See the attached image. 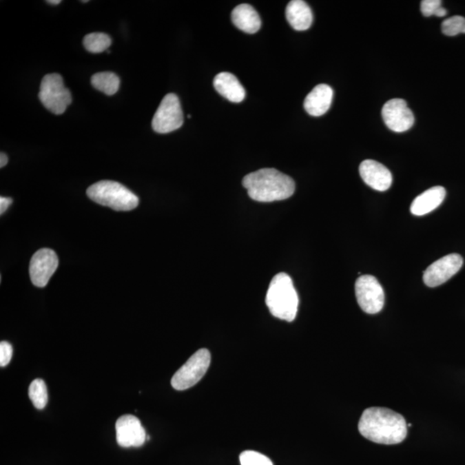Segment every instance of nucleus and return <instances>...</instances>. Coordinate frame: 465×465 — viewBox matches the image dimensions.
Returning <instances> with one entry per match:
<instances>
[{
    "instance_id": "dca6fc26",
    "label": "nucleus",
    "mask_w": 465,
    "mask_h": 465,
    "mask_svg": "<svg viewBox=\"0 0 465 465\" xmlns=\"http://www.w3.org/2000/svg\"><path fill=\"white\" fill-rule=\"evenodd\" d=\"M213 84L216 91L231 102H242L246 96V91L239 79L230 72H223L217 74Z\"/></svg>"
},
{
    "instance_id": "0eeeda50",
    "label": "nucleus",
    "mask_w": 465,
    "mask_h": 465,
    "mask_svg": "<svg viewBox=\"0 0 465 465\" xmlns=\"http://www.w3.org/2000/svg\"><path fill=\"white\" fill-rule=\"evenodd\" d=\"M184 123V114L177 95L169 93L162 99L155 112L152 127L155 132L167 134L177 130Z\"/></svg>"
},
{
    "instance_id": "423d86ee",
    "label": "nucleus",
    "mask_w": 465,
    "mask_h": 465,
    "mask_svg": "<svg viewBox=\"0 0 465 465\" xmlns=\"http://www.w3.org/2000/svg\"><path fill=\"white\" fill-rule=\"evenodd\" d=\"M211 356L207 349L196 351L187 362L176 372L171 384L176 391H185L198 384L209 367Z\"/></svg>"
},
{
    "instance_id": "b1692460",
    "label": "nucleus",
    "mask_w": 465,
    "mask_h": 465,
    "mask_svg": "<svg viewBox=\"0 0 465 465\" xmlns=\"http://www.w3.org/2000/svg\"><path fill=\"white\" fill-rule=\"evenodd\" d=\"M441 6H442V1H440V0H423L420 3V10H422L423 16H435L437 10Z\"/></svg>"
},
{
    "instance_id": "6e6552de",
    "label": "nucleus",
    "mask_w": 465,
    "mask_h": 465,
    "mask_svg": "<svg viewBox=\"0 0 465 465\" xmlns=\"http://www.w3.org/2000/svg\"><path fill=\"white\" fill-rule=\"evenodd\" d=\"M355 293L358 305L364 312L375 315L384 308V289L373 276L364 275L358 278L355 284Z\"/></svg>"
},
{
    "instance_id": "39448f33",
    "label": "nucleus",
    "mask_w": 465,
    "mask_h": 465,
    "mask_svg": "<svg viewBox=\"0 0 465 465\" xmlns=\"http://www.w3.org/2000/svg\"><path fill=\"white\" fill-rule=\"evenodd\" d=\"M38 96L45 108L54 115L63 114L72 101L70 91L65 87L63 79L58 74L44 76Z\"/></svg>"
},
{
    "instance_id": "9d476101",
    "label": "nucleus",
    "mask_w": 465,
    "mask_h": 465,
    "mask_svg": "<svg viewBox=\"0 0 465 465\" xmlns=\"http://www.w3.org/2000/svg\"><path fill=\"white\" fill-rule=\"evenodd\" d=\"M59 260L54 251L43 248L34 253L30 263L31 282L37 287L43 288L48 285L52 276L56 271Z\"/></svg>"
},
{
    "instance_id": "f3484780",
    "label": "nucleus",
    "mask_w": 465,
    "mask_h": 465,
    "mask_svg": "<svg viewBox=\"0 0 465 465\" xmlns=\"http://www.w3.org/2000/svg\"><path fill=\"white\" fill-rule=\"evenodd\" d=\"M286 19L293 29L303 31L313 23V13L308 3L302 0H292L286 7Z\"/></svg>"
},
{
    "instance_id": "4468645a",
    "label": "nucleus",
    "mask_w": 465,
    "mask_h": 465,
    "mask_svg": "<svg viewBox=\"0 0 465 465\" xmlns=\"http://www.w3.org/2000/svg\"><path fill=\"white\" fill-rule=\"evenodd\" d=\"M333 96V89L329 85L320 84L316 85L306 96L304 109L310 116H320L329 110Z\"/></svg>"
},
{
    "instance_id": "c85d7f7f",
    "label": "nucleus",
    "mask_w": 465,
    "mask_h": 465,
    "mask_svg": "<svg viewBox=\"0 0 465 465\" xmlns=\"http://www.w3.org/2000/svg\"><path fill=\"white\" fill-rule=\"evenodd\" d=\"M48 3H50V5H53V6H57L60 5L61 3V0H48V1H46Z\"/></svg>"
},
{
    "instance_id": "a211bd4d",
    "label": "nucleus",
    "mask_w": 465,
    "mask_h": 465,
    "mask_svg": "<svg viewBox=\"0 0 465 465\" xmlns=\"http://www.w3.org/2000/svg\"><path fill=\"white\" fill-rule=\"evenodd\" d=\"M232 21L238 29L248 34L256 33L261 27L260 15L253 6L247 3H242L234 9Z\"/></svg>"
},
{
    "instance_id": "f257e3e1",
    "label": "nucleus",
    "mask_w": 465,
    "mask_h": 465,
    "mask_svg": "<svg viewBox=\"0 0 465 465\" xmlns=\"http://www.w3.org/2000/svg\"><path fill=\"white\" fill-rule=\"evenodd\" d=\"M402 415L380 406L365 409L358 422V431L365 439L388 446L402 443L408 433Z\"/></svg>"
},
{
    "instance_id": "6ab92c4d",
    "label": "nucleus",
    "mask_w": 465,
    "mask_h": 465,
    "mask_svg": "<svg viewBox=\"0 0 465 465\" xmlns=\"http://www.w3.org/2000/svg\"><path fill=\"white\" fill-rule=\"evenodd\" d=\"M91 81L93 87L108 96L115 94L120 87V79L112 72H96Z\"/></svg>"
},
{
    "instance_id": "7ed1b4c3",
    "label": "nucleus",
    "mask_w": 465,
    "mask_h": 465,
    "mask_svg": "<svg viewBox=\"0 0 465 465\" xmlns=\"http://www.w3.org/2000/svg\"><path fill=\"white\" fill-rule=\"evenodd\" d=\"M265 302L272 316L292 322L298 313L299 298L289 275L281 272L275 276L269 285Z\"/></svg>"
},
{
    "instance_id": "9b49d317",
    "label": "nucleus",
    "mask_w": 465,
    "mask_h": 465,
    "mask_svg": "<svg viewBox=\"0 0 465 465\" xmlns=\"http://www.w3.org/2000/svg\"><path fill=\"white\" fill-rule=\"evenodd\" d=\"M382 116L386 126L396 133H402L411 129L415 123L412 110L405 100L394 99L385 103L382 110Z\"/></svg>"
},
{
    "instance_id": "ddd939ff",
    "label": "nucleus",
    "mask_w": 465,
    "mask_h": 465,
    "mask_svg": "<svg viewBox=\"0 0 465 465\" xmlns=\"http://www.w3.org/2000/svg\"><path fill=\"white\" fill-rule=\"evenodd\" d=\"M360 174L365 184L378 192L387 191L392 185L391 171L378 161L366 160L360 165Z\"/></svg>"
},
{
    "instance_id": "2eb2a0df",
    "label": "nucleus",
    "mask_w": 465,
    "mask_h": 465,
    "mask_svg": "<svg viewBox=\"0 0 465 465\" xmlns=\"http://www.w3.org/2000/svg\"><path fill=\"white\" fill-rule=\"evenodd\" d=\"M446 196V189L442 186H434L413 200L410 211L417 216L426 215L437 209L443 203Z\"/></svg>"
},
{
    "instance_id": "20e7f679",
    "label": "nucleus",
    "mask_w": 465,
    "mask_h": 465,
    "mask_svg": "<svg viewBox=\"0 0 465 465\" xmlns=\"http://www.w3.org/2000/svg\"><path fill=\"white\" fill-rule=\"evenodd\" d=\"M90 198L100 205L117 211H129L139 205V198L118 182L103 180L90 186L86 191Z\"/></svg>"
},
{
    "instance_id": "cd10ccee",
    "label": "nucleus",
    "mask_w": 465,
    "mask_h": 465,
    "mask_svg": "<svg viewBox=\"0 0 465 465\" xmlns=\"http://www.w3.org/2000/svg\"><path fill=\"white\" fill-rule=\"evenodd\" d=\"M447 14V10L444 8V7L441 6L439 10H437V12L435 14L436 17H442L446 16Z\"/></svg>"
},
{
    "instance_id": "f8f14e48",
    "label": "nucleus",
    "mask_w": 465,
    "mask_h": 465,
    "mask_svg": "<svg viewBox=\"0 0 465 465\" xmlns=\"http://www.w3.org/2000/svg\"><path fill=\"white\" fill-rule=\"evenodd\" d=\"M116 441L124 448L139 447L147 440V433L137 417L126 415L116 423Z\"/></svg>"
},
{
    "instance_id": "bb28decb",
    "label": "nucleus",
    "mask_w": 465,
    "mask_h": 465,
    "mask_svg": "<svg viewBox=\"0 0 465 465\" xmlns=\"http://www.w3.org/2000/svg\"><path fill=\"white\" fill-rule=\"evenodd\" d=\"M8 163V157L6 154L1 153L0 154V167H3L6 164Z\"/></svg>"
},
{
    "instance_id": "5701e85b",
    "label": "nucleus",
    "mask_w": 465,
    "mask_h": 465,
    "mask_svg": "<svg viewBox=\"0 0 465 465\" xmlns=\"http://www.w3.org/2000/svg\"><path fill=\"white\" fill-rule=\"evenodd\" d=\"M240 461L241 465H273L270 458L254 451H243Z\"/></svg>"
},
{
    "instance_id": "4be33fe9",
    "label": "nucleus",
    "mask_w": 465,
    "mask_h": 465,
    "mask_svg": "<svg viewBox=\"0 0 465 465\" xmlns=\"http://www.w3.org/2000/svg\"><path fill=\"white\" fill-rule=\"evenodd\" d=\"M443 34L448 37H455L458 34H465V19L461 16H454L444 21L441 25Z\"/></svg>"
},
{
    "instance_id": "f03ea898",
    "label": "nucleus",
    "mask_w": 465,
    "mask_h": 465,
    "mask_svg": "<svg viewBox=\"0 0 465 465\" xmlns=\"http://www.w3.org/2000/svg\"><path fill=\"white\" fill-rule=\"evenodd\" d=\"M242 185L254 201L271 203L285 200L294 194L295 182L274 168H263L245 176Z\"/></svg>"
},
{
    "instance_id": "1a4fd4ad",
    "label": "nucleus",
    "mask_w": 465,
    "mask_h": 465,
    "mask_svg": "<svg viewBox=\"0 0 465 465\" xmlns=\"http://www.w3.org/2000/svg\"><path fill=\"white\" fill-rule=\"evenodd\" d=\"M461 255L451 254L434 262L427 267L423 275V281L430 288L437 287L449 280L463 267Z\"/></svg>"
},
{
    "instance_id": "aec40b11",
    "label": "nucleus",
    "mask_w": 465,
    "mask_h": 465,
    "mask_svg": "<svg viewBox=\"0 0 465 465\" xmlns=\"http://www.w3.org/2000/svg\"><path fill=\"white\" fill-rule=\"evenodd\" d=\"M83 44L90 53L99 54L108 50L112 45V38L105 33H91L86 34Z\"/></svg>"
},
{
    "instance_id": "412c9836",
    "label": "nucleus",
    "mask_w": 465,
    "mask_h": 465,
    "mask_svg": "<svg viewBox=\"0 0 465 465\" xmlns=\"http://www.w3.org/2000/svg\"><path fill=\"white\" fill-rule=\"evenodd\" d=\"M29 395L34 406L43 409L48 403V389L46 384L40 378L34 379L29 388Z\"/></svg>"
},
{
    "instance_id": "393cba45",
    "label": "nucleus",
    "mask_w": 465,
    "mask_h": 465,
    "mask_svg": "<svg viewBox=\"0 0 465 465\" xmlns=\"http://www.w3.org/2000/svg\"><path fill=\"white\" fill-rule=\"evenodd\" d=\"M12 357V347L7 341L0 343V365L1 367L6 366L10 363Z\"/></svg>"
},
{
    "instance_id": "a878e982",
    "label": "nucleus",
    "mask_w": 465,
    "mask_h": 465,
    "mask_svg": "<svg viewBox=\"0 0 465 465\" xmlns=\"http://www.w3.org/2000/svg\"><path fill=\"white\" fill-rule=\"evenodd\" d=\"M12 199L10 198H3V196L0 198V214L1 215L6 211V209L12 205Z\"/></svg>"
}]
</instances>
